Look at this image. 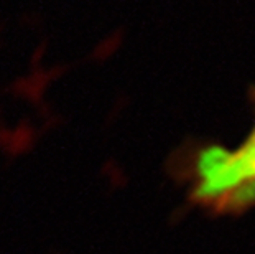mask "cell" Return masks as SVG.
Wrapping results in <instances>:
<instances>
[{
    "mask_svg": "<svg viewBox=\"0 0 255 254\" xmlns=\"http://www.w3.org/2000/svg\"><path fill=\"white\" fill-rule=\"evenodd\" d=\"M194 197L218 210L244 208L255 202V122L232 149H203L194 164Z\"/></svg>",
    "mask_w": 255,
    "mask_h": 254,
    "instance_id": "obj_1",
    "label": "cell"
}]
</instances>
